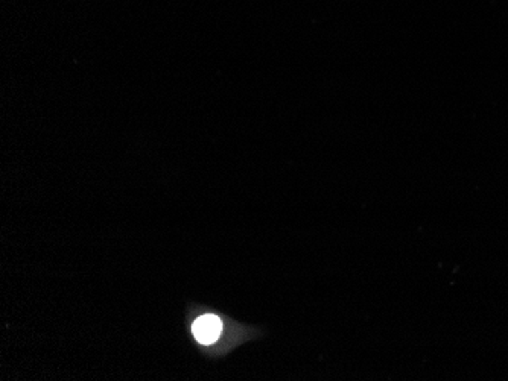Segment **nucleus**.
<instances>
[{"mask_svg":"<svg viewBox=\"0 0 508 381\" xmlns=\"http://www.w3.org/2000/svg\"><path fill=\"white\" fill-rule=\"evenodd\" d=\"M223 330L221 319L214 315H206L196 319L192 325V333L195 339L203 345H210L216 342Z\"/></svg>","mask_w":508,"mask_h":381,"instance_id":"f257e3e1","label":"nucleus"}]
</instances>
